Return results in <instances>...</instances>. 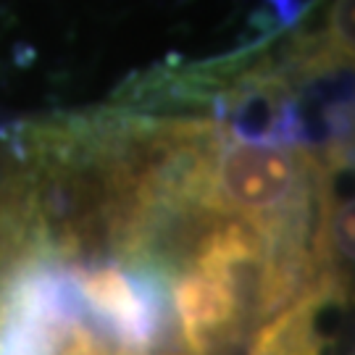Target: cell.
<instances>
[{"mask_svg":"<svg viewBox=\"0 0 355 355\" xmlns=\"http://www.w3.org/2000/svg\"><path fill=\"white\" fill-rule=\"evenodd\" d=\"M324 166L284 142L234 140L214 129L184 179V200L216 216H240L263 229L311 227V195Z\"/></svg>","mask_w":355,"mask_h":355,"instance_id":"obj_1","label":"cell"}]
</instances>
